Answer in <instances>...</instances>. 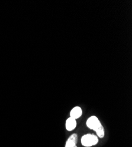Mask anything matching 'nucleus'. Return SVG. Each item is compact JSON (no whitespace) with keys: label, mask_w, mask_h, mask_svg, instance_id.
Here are the masks:
<instances>
[{"label":"nucleus","mask_w":132,"mask_h":147,"mask_svg":"<svg viewBox=\"0 0 132 147\" xmlns=\"http://www.w3.org/2000/svg\"><path fill=\"white\" fill-rule=\"evenodd\" d=\"M87 126L91 129L95 131L97 133V136L103 138L104 137V129L98 118L95 116H91L90 117L86 122Z\"/></svg>","instance_id":"f257e3e1"},{"label":"nucleus","mask_w":132,"mask_h":147,"mask_svg":"<svg viewBox=\"0 0 132 147\" xmlns=\"http://www.w3.org/2000/svg\"><path fill=\"white\" fill-rule=\"evenodd\" d=\"M98 142V138L95 135L87 134L83 136L81 138V144L83 146L90 147L93 145H97Z\"/></svg>","instance_id":"f03ea898"},{"label":"nucleus","mask_w":132,"mask_h":147,"mask_svg":"<svg viewBox=\"0 0 132 147\" xmlns=\"http://www.w3.org/2000/svg\"><path fill=\"white\" fill-rule=\"evenodd\" d=\"M77 142L78 135L77 134H72L66 142L65 147H77Z\"/></svg>","instance_id":"7ed1b4c3"},{"label":"nucleus","mask_w":132,"mask_h":147,"mask_svg":"<svg viewBox=\"0 0 132 147\" xmlns=\"http://www.w3.org/2000/svg\"><path fill=\"white\" fill-rule=\"evenodd\" d=\"M82 114V110L79 107H75L70 112V117L75 119L79 118Z\"/></svg>","instance_id":"20e7f679"},{"label":"nucleus","mask_w":132,"mask_h":147,"mask_svg":"<svg viewBox=\"0 0 132 147\" xmlns=\"http://www.w3.org/2000/svg\"><path fill=\"white\" fill-rule=\"evenodd\" d=\"M77 127V121L72 118H69L66 121V128L68 131H73Z\"/></svg>","instance_id":"39448f33"}]
</instances>
